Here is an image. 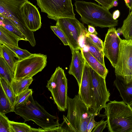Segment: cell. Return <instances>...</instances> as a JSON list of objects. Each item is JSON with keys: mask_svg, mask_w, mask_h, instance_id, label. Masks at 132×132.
<instances>
[{"mask_svg": "<svg viewBox=\"0 0 132 132\" xmlns=\"http://www.w3.org/2000/svg\"><path fill=\"white\" fill-rule=\"evenodd\" d=\"M11 132H37V129L32 128L24 123L9 121Z\"/></svg>", "mask_w": 132, "mask_h": 132, "instance_id": "cell-25", "label": "cell"}, {"mask_svg": "<svg viewBox=\"0 0 132 132\" xmlns=\"http://www.w3.org/2000/svg\"><path fill=\"white\" fill-rule=\"evenodd\" d=\"M67 116H63V122L59 126L63 132H85L92 117L95 114L91 112L78 95L73 98L67 96Z\"/></svg>", "mask_w": 132, "mask_h": 132, "instance_id": "cell-1", "label": "cell"}, {"mask_svg": "<svg viewBox=\"0 0 132 132\" xmlns=\"http://www.w3.org/2000/svg\"><path fill=\"white\" fill-rule=\"evenodd\" d=\"M14 109L2 86L0 85V113L5 114Z\"/></svg>", "mask_w": 132, "mask_h": 132, "instance_id": "cell-23", "label": "cell"}, {"mask_svg": "<svg viewBox=\"0 0 132 132\" xmlns=\"http://www.w3.org/2000/svg\"><path fill=\"white\" fill-rule=\"evenodd\" d=\"M118 0H115V1H118Z\"/></svg>", "mask_w": 132, "mask_h": 132, "instance_id": "cell-42", "label": "cell"}, {"mask_svg": "<svg viewBox=\"0 0 132 132\" xmlns=\"http://www.w3.org/2000/svg\"><path fill=\"white\" fill-rule=\"evenodd\" d=\"M28 0H0V16L9 20L26 37L31 46L36 42L34 32L28 28L21 16L20 9Z\"/></svg>", "mask_w": 132, "mask_h": 132, "instance_id": "cell-5", "label": "cell"}, {"mask_svg": "<svg viewBox=\"0 0 132 132\" xmlns=\"http://www.w3.org/2000/svg\"><path fill=\"white\" fill-rule=\"evenodd\" d=\"M105 113L110 132H132V110L123 101H110Z\"/></svg>", "mask_w": 132, "mask_h": 132, "instance_id": "cell-4", "label": "cell"}, {"mask_svg": "<svg viewBox=\"0 0 132 132\" xmlns=\"http://www.w3.org/2000/svg\"><path fill=\"white\" fill-rule=\"evenodd\" d=\"M0 77L4 79L11 86L14 79V72L3 58L0 57Z\"/></svg>", "mask_w": 132, "mask_h": 132, "instance_id": "cell-22", "label": "cell"}, {"mask_svg": "<svg viewBox=\"0 0 132 132\" xmlns=\"http://www.w3.org/2000/svg\"><path fill=\"white\" fill-rule=\"evenodd\" d=\"M107 124V120H101L98 123L92 131V132H102L105 128Z\"/></svg>", "mask_w": 132, "mask_h": 132, "instance_id": "cell-34", "label": "cell"}, {"mask_svg": "<svg viewBox=\"0 0 132 132\" xmlns=\"http://www.w3.org/2000/svg\"><path fill=\"white\" fill-rule=\"evenodd\" d=\"M88 33L96 35L98 34L94 27L92 25L89 24L88 25Z\"/></svg>", "mask_w": 132, "mask_h": 132, "instance_id": "cell-36", "label": "cell"}, {"mask_svg": "<svg viewBox=\"0 0 132 132\" xmlns=\"http://www.w3.org/2000/svg\"><path fill=\"white\" fill-rule=\"evenodd\" d=\"M75 5L83 23L101 28H111L118 25V20H114L109 10L102 6L82 1H76Z\"/></svg>", "mask_w": 132, "mask_h": 132, "instance_id": "cell-3", "label": "cell"}, {"mask_svg": "<svg viewBox=\"0 0 132 132\" xmlns=\"http://www.w3.org/2000/svg\"><path fill=\"white\" fill-rule=\"evenodd\" d=\"M97 116L95 114H94L92 117L87 125L85 132H91L96 126L98 122L94 120V117Z\"/></svg>", "mask_w": 132, "mask_h": 132, "instance_id": "cell-35", "label": "cell"}, {"mask_svg": "<svg viewBox=\"0 0 132 132\" xmlns=\"http://www.w3.org/2000/svg\"><path fill=\"white\" fill-rule=\"evenodd\" d=\"M131 12H132V10H131Z\"/></svg>", "mask_w": 132, "mask_h": 132, "instance_id": "cell-43", "label": "cell"}, {"mask_svg": "<svg viewBox=\"0 0 132 132\" xmlns=\"http://www.w3.org/2000/svg\"><path fill=\"white\" fill-rule=\"evenodd\" d=\"M14 112L22 117L24 122L33 121L43 129V132L59 127L58 117L48 113L33 99L32 95L21 105L14 108Z\"/></svg>", "mask_w": 132, "mask_h": 132, "instance_id": "cell-2", "label": "cell"}, {"mask_svg": "<svg viewBox=\"0 0 132 132\" xmlns=\"http://www.w3.org/2000/svg\"><path fill=\"white\" fill-rule=\"evenodd\" d=\"M84 45L88 48V51L102 64L105 66L104 54L103 51L100 50L92 42L88 37L85 36L84 39Z\"/></svg>", "mask_w": 132, "mask_h": 132, "instance_id": "cell-21", "label": "cell"}, {"mask_svg": "<svg viewBox=\"0 0 132 132\" xmlns=\"http://www.w3.org/2000/svg\"><path fill=\"white\" fill-rule=\"evenodd\" d=\"M86 36L89 37L93 43L100 50L103 51V41L96 35L91 34L88 32Z\"/></svg>", "mask_w": 132, "mask_h": 132, "instance_id": "cell-32", "label": "cell"}, {"mask_svg": "<svg viewBox=\"0 0 132 132\" xmlns=\"http://www.w3.org/2000/svg\"><path fill=\"white\" fill-rule=\"evenodd\" d=\"M47 63V55L40 53L32 54L26 58L18 60L14 67V79L32 77L42 71Z\"/></svg>", "mask_w": 132, "mask_h": 132, "instance_id": "cell-8", "label": "cell"}, {"mask_svg": "<svg viewBox=\"0 0 132 132\" xmlns=\"http://www.w3.org/2000/svg\"><path fill=\"white\" fill-rule=\"evenodd\" d=\"M89 68L93 89L92 103L89 109L97 115L103 108H105L106 103L109 101L110 94L106 87L105 78L89 66Z\"/></svg>", "mask_w": 132, "mask_h": 132, "instance_id": "cell-9", "label": "cell"}, {"mask_svg": "<svg viewBox=\"0 0 132 132\" xmlns=\"http://www.w3.org/2000/svg\"><path fill=\"white\" fill-rule=\"evenodd\" d=\"M102 6L109 10L113 7V4L115 0H94Z\"/></svg>", "mask_w": 132, "mask_h": 132, "instance_id": "cell-33", "label": "cell"}, {"mask_svg": "<svg viewBox=\"0 0 132 132\" xmlns=\"http://www.w3.org/2000/svg\"><path fill=\"white\" fill-rule=\"evenodd\" d=\"M42 12L50 19L56 21L61 18H75L71 0H36Z\"/></svg>", "mask_w": 132, "mask_h": 132, "instance_id": "cell-10", "label": "cell"}, {"mask_svg": "<svg viewBox=\"0 0 132 132\" xmlns=\"http://www.w3.org/2000/svg\"><path fill=\"white\" fill-rule=\"evenodd\" d=\"M84 59L93 70L103 78H105L108 72L105 66L102 64L88 51L84 50L82 48L80 49Z\"/></svg>", "mask_w": 132, "mask_h": 132, "instance_id": "cell-17", "label": "cell"}, {"mask_svg": "<svg viewBox=\"0 0 132 132\" xmlns=\"http://www.w3.org/2000/svg\"><path fill=\"white\" fill-rule=\"evenodd\" d=\"M128 105L132 110V104H130Z\"/></svg>", "mask_w": 132, "mask_h": 132, "instance_id": "cell-41", "label": "cell"}, {"mask_svg": "<svg viewBox=\"0 0 132 132\" xmlns=\"http://www.w3.org/2000/svg\"><path fill=\"white\" fill-rule=\"evenodd\" d=\"M56 25L64 34L71 51L80 50L81 40L84 41L88 32L84 25L76 18H65L57 19Z\"/></svg>", "mask_w": 132, "mask_h": 132, "instance_id": "cell-6", "label": "cell"}, {"mask_svg": "<svg viewBox=\"0 0 132 132\" xmlns=\"http://www.w3.org/2000/svg\"><path fill=\"white\" fill-rule=\"evenodd\" d=\"M32 93V89L28 88L16 96L14 108L23 103Z\"/></svg>", "mask_w": 132, "mask_h": 132, "instance_id": "cell-28", "label": "cell"}, {"mask_svg": "<svg viewBox=\"0 0 132 132\" xmlns=\"http://www.w3.org/2000/svg\"><path fill=\"white\" fill-rule=\"evenodd\" d=\"M126 5L130 11L132 9V0H124Z\"/></svg>", "mask_w": 132, "mask_h": 132, "instance_id": "cell-37", "label": "cell"}, {"mask_svg": "<svg viewBox=\"0 0 132 132\" xmlns=\"http://www.w3.org/2000/svg\"><path fill=\"white\" fill-rule=\"evenodd\" d=\"M93 91L92 82L89 66L85 61L78 95L89 109L92 103Z\"/></svg>", "mask_w": 132, "mask_h": 132, "instance_id": "cell-14", "label": "cell"}, {"mask_svg": "<svg viewBox=\"0 0 132 132\" xmlns=\"http://www.w3.org/2000/svg\"><path fill=\"white\" fill-rule=\"evenodd\" d=\"M4 44L8 47L15 53L18 57V60L26 58L32 54L26 50L22 49L19 47L10 46L5 44Z\"/></svg>", "mask_w": 132, "mask_h": 132, "instance_id": "cell-29", "label": "cell"}, {"mask_svg": "<svg viewBox=\"0 0 132 132\" xmlns=\"http://www.w3.org/2000/svg\"><path fill=\"white\" fill-rule=\"evenodd\" d=\"M123 37L126 39H132V12H130L123 21L121 28Z\"/></svg>", "mask_w": 132, "mask_h": 132, "instance_id": "cell-26", "label": "cell"}, {"mask_svg": "<svg viewBox=\"0 0 132 132\" xmlns=\"http://www.w3.org/2000/svg\"><path fill=\"white\" fill-rule=\"evenodd\" d=\"M115 75L121 77L127 82L132 80V39H121Z\"/></svg>", "mask_w": 132, "mask_h": 132, "instance_id": "cell-11", "label": "cell"}, {"mask_svg": "<svg viewBox=\"0 0 132 132\" xmlns=\"http://www.w3.org/2000/svg\"><path fill=\"white\" fill-rule=\"evenodd\" d=\"M22 39L18 36L0 26V42L10 46L19 48L18 43Z\"/></svg>", "mask_w": 132, "mask_h": 132, "instance_id": "cell-18", "label": "cell"}, {"mask_svg": "<svg viewBox=\"0 0 132 132\" xmlns=\"http://www.w3.org/2000/svg\"><path fill=\"white\" fill-rule=\"evenodd\" d=\"M120 15V12L118 10L114 11L113 13V18L114 20H116L118 18Z\"/></svg>", "mask_w": 132, "mask_h": 132, "instance_id": "cell-38", "label": "cell"}, {"mask_svg": "<svg viewBox=\"0 0 132 132\" xmlns=\"http://www.w3.org/2000/svg\"><path fill=\"white\" fill-rule=\"evenodd\" d=\"M46 87L51 93L58 109L64 111L67 109V79L64 70L58 67L47 81Z\"/></svg>", "mask_w": 132, "mask_h": 132, "instance_id": "cell-7", "label": "cell"}, {"mask_svg": "<svg viewBox=\"0 0 132 132\" xmlns=\"http://www.w3.org/2000/svg\"><path fill=\"white\" fill-rule=\"evenodd\" d=\"M116 32L117 35L120 36L123 35V32L121 28H119L117 30H116Z\"/></svg>", "mask_w": 132, "mask_h": 132, "instance_id": "cell-39", "label": "cell"}, {"mask_svg": "<svg viewBox=\"0 0 132 132\" xmlns=\"http://www.w3.org/2000/svg\"><path fill=\"white\" fill-rule=\"evenodd\" d=\"M114 84L119 91L123 101L129 105L132 104V80L127 83L121 77L116 75Z\"/></svg>", "mask_w": 132, "mask_h": 132, "instance_id": "cell-16", "label": "cell"}, {"mask_svg": "<svg viewBox=\"0 0 132 132\" xmlns=\"http://www.w3.org/2000/svg\"><path fill=\"white\" fill-rule=\"evenodd\" d=\"M33 80L32 77H28L20 79H14L11 86L15 97L29 88Z\"/></svg>", "mask_w": 132, "mask_h": 132, "instance_id": "cell-20", "label": "cell"}, {"mask_svg": "<svg viewBox=\"0 0 132 132\" xmlns=\"http://www.w3.org/2000/svg\"><path fill=\"white\" fill-rule=\"evenodd\" d=\"M20 10L23 21L30 30L34 32L41 28V18L35 6L28 1L21 6Z\"/></svg>", "mask_w": 132, "mask_h": 132, "instance_id": "cell-13", "label": "cell"}, {"mask_svg": "<svg viewBox=\"0 0 132 132\" xmlns=\"http://www.w3.org/2000/svg\"><path fill=\"white\" fill-rule=\"evenodd\" d=\"M0 82L14 109L15 97L11 86L4 79L1 77Z\"/></svg>", "mask_w": 132, "mask_h": 132, "instance_id": "cell-27", "label": "cell"}, {"mask_svg": "<svg viewBox=\"0 0 132 132\" xmlns=\"http://www.w3.org/2000/svg\"><path fill=\"white\" fill-rule=\"evenodd\" d=\"M9 121L5 114L0 113V132H11Z\"/></svg>", "mask_w": 132, "mask_h": 132, "instance_id": "cell-30", "label": "cell"}, {"mask_svg": "<svg viewBox=\"0 0 132 132\" xmlns=\"http://www.w3.org/2000/svg\"><path fill=\"white\" fill-rule=\"evenodd\" d=\"M118 3L117 1H114L113 4V6L115 7L117 6H118Z\"/></svg>", "mask_w": 132, "mask_h": 132, "instance_id": "cell-40", "label": "cell"}, {"mask_svg": "<svg viewBox=\"0 0 132 132\" xmlns=\"http://www.w3.org/2000/svg\"><path fill=\"white\" fill-rule=\"evenodd\" d=\"M50 28L54 34L60 39L64 45H69L66 37L61 29L57 26H51Z\"/></svg>", "mask_w": 132, "mask_h": 132, "instance_id": "cell-31", "label": "cell"}, {"mask_svg": "<svg viewBox=\"0 0 132 132\" xmlns=\"http://www.w3.org/2000/svg\"><path fill=\"white\" fill-rule=\"evenodd\" d=\"M121 39L117 34L116 28L113 27L108 29L103 43V51L104 56L113 68L117 61Z\"/></svg>", "mask_w": 132, "mask_h": 132, "instance_id": "cell-12", "label": "cell"}, {"mask_svg": "<svg viewBox=\"0 0 132 132\" xmlns=\"http://www.w3.org/2000/svg\"><path fill=\"white\" fill-rule=\"evenodd\" d=\"M0 57L3 58L14 72L15 64L18 60V57L11 50L1 43H0Z\"/></svg>", "mask_w": 132, "mask_h": 132, "instance_id": "cell-19", "label": "cell"}, {"mask_svg": "<svg viewBox=\"0 0 132 132\" xmlns=\"http://www.w3.org/2000/svg\"><path fill=\"white\" fill-rule=\"evenodd\" d=\"M0 16V25L21 38L22 40L27 41L26 37L15 25L9 19Z\"/></svg>", "mask_w": 132, "mask_h": 132, "instance_id": "cell-24", "label": "cell"}, {"mask_svg": "<svg viewBox=\"0 0 132 132\" xmlns=\"http://www.w3.org/2000/svg\"><path fill=\"white\" fill-rule=\"evenodd\" d=\"M72 58L68 73L73 76L78 83L79 88L80 87L82 73L84 68L85 60L79 50L71 51Z\"/></svg>", "mask_w": 132, "mask_h": 132, "instance_id": "cell-15", "label": "cell"}]
</instances>
